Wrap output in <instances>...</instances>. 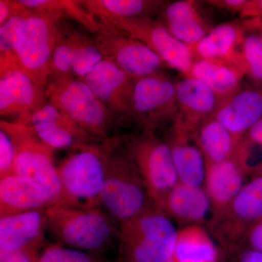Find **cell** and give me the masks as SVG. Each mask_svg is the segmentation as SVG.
I'll return each instance as SVG.
<instances>
[{
    "label": "cell",
    "instance_id": "23",
    "mask_svg": "<svg viewBox=\"0 0 262 262\" xmlns=\"http://www.w3.org/2000/svg\"><path fill=\"white\" fill-rule=\"evenodd\" d=\"M164 27L176 39L189 47L195 46L211 30L192 0H179L164 4Z\"/></svg>",
    "mask_w": 262,
    "mask_h": 262
},
{
    "label": "cell",
    "instance_id": "13",
    "mask_svg": "<svg viewBox=\"0 0 262 262\" xmlns=\"http://www.w3.org/2000/svg\"><path fill=\"white\" fill-rule=\"evenodd\" d=\"M99 22L144 43L161 58L165 65L179 71L185 77L189 76L194 61L191 48L176 39L161 22L151 17L107 19Z\"/></svg>",
    "mask_w": 262,
    "mask_h": 262
},
{
    "label": "cell",
    "instance_id": "17",
    "mask_svg": "<svg viewBox=\"0 0 262 262\" xmlns=\"http://www.w3.org/2000/svg\"><path fill=\"white\" fill-rule=\"evenodd\" d=\"M46 210L0 216V251L40 253L48 232Z\"/></svg>",
    "mask_w": 262,
    "mask_h": 262
},
{
    "label": "cell",
    "instance_id": "27",
    "mask_svg": "<svg viewBox=\"0 0 262 262\" xmlns=\"http://www.w3.org/2000/svg\"><path fill=\"white\" fill-rule=\"evenodd\" d=\"M244 74L229 66L195 59L188 77L202 81L214 92L220 104L239 91Z\"/></svg>",
    "mask_w": 262,
    "mask_h": 262
},
{
    "label": "cell",
    "instance_id": "9",
    "mask_svg": "<svg viewBox=\"0 0 262 262\" xmlns=\"http://www.w3.org/2000/svg\"><path fill=\"white\" fill-rule=\"evenodd\" d=\"M178 114L176 83L163 74L135 79L130 102V118L143 132L155 130Z\"/></svg>",
    "mask_w": 262,
    "mask_h": 262
},
{
    "label": "cell",
    "instance_id": "14",
    "mask_svg": "<svg viewBox=\"0 0 262 262\" xmlns=\"http://www.w3.org/2000/svg\"><path fill=\"white\" fill-rule=\"evenodd\" d=\"M176 91L178 114L173 120V128L193 139L201 124L213 116L220 101L207 84L192 77L176 82Z\"/></svg>",
    "mask_w": 262,
    "mask_h": 262
},
{
    "label": "cell",
    "instance_id": "1",
    "mask_svg": "<svg viewBox=\"0 0 262 262\" xmlns=\"http://www.w3.org/2000/svg\"><path fill=\"white\" fill-rule=\"evenodd\" d=\"M48 232L57 244L102 256L120 239V226L101 208L53 205L46 211Z\"/></svg>",
    "mask_w": 262,
    "mask_h": 262
},
{
    "label": "cell",
    "instance_id": "39",
    "mask_svg": "<svg viewBox=\"0 0 262 262\" xmlns=\"http://www.w3.org/2000/svg\"><path fill=\"white\" fill-rule=\"evenodd\" d=\"M203 3L220 9L239 13L244 8L246 0H208Z\"/></svg>",
    "mask_w": 262,
    "mask_h": 262
},
{
    "label": "cell",
    "instance_id": "32",
    "mask_svg": "<svg viewBox=\"0 0 262 262\" xmlns=\"http://www.w3.org/2000/svg\"><path fill=\"white\" fill-rule=\"evenodd\" d=\"M243 58L246 74L251 80L262 85V37L249 34L245 37L242 48Z\"/></svg>",
    "mask_w": 262,
    "mask_h": 262
},
{
    "label": "cell",
    "instance_id": "30",
    "mask_svg": "<svg viewBox=\"0 0 262 262\" xmlns=\"http://www.w3.org/2000/svg\"><path fill=\"white\" fill-rule=\"evenodd\" d=\"M103 58L104 57L98 49L94 37L82 34L74 55L72 75L82 80Z\"/></svg>",
    "mask_w": 262,
    "mask_h": 262
},
{
    "label": "cell",
    "instance_id": "3",
    "mask_svg": "<svg viewBox=\"0 0 262 262\" xmlns=\"http://www.w3.org/2000/svg\"><path fill=\"white\" fill-rule=\"evenodd\" d=\"M65 13L28 9L15 42V61L38 85L46 88L51 77V58L67 29L61 27Z\"/></svg>",
    "mask_w": 262,
    "mask_h": 262
},
{
    "label": "cell",
    "instance_id": "6",
    "mask_svg": "<svg viewBox=\"0 0 262 262\" xmlns=\"http://www.w3.org/2000/svg\"><path fill=\"white\" fill-rule=\"evenodd\" d=\"M48 102L96 139L107 138L115 115L88 84L75 76L51 77L46 86Z\"/></svg>",
    "mask_w": 262,
    "mask_h": 262
},
{
    "label": "cell",
    "instance_id": "10",
    "mask_svg": "<svg viewBox=\"0 0 262 262\" xmlns=\"http://www.w3.org/2000/svg\"><path fill=\"white\" fill-rule=\"evenodd\" d=\"M262 219V173L251 176L227 210L208 227L215 239L229 251L245 244L248 231Z\"/></svg>",
    "mask_w": 262,
    "mask_h": 262
},
{
    "label": "cell",
    "instance_id": "31",
    "mask_svg": "<svg viewBox=\"0 0 262 262\" xmlns=\"http://www.w3.org/2000/svg\"><path fill=\"white\" fill-rule=\"evenodd\" d=\"M37 262H112L102 257L80 250L75 249L63 245L48 244L43 247Z\"/></svg>",
    "mask_w": 262,
    "mask_h": 262
},
{
    "label": "cell",
    "instance_id": "4",
    "mask_svg": "<svg viewBox=\"0 0 262 262\" xmlns=\"http://www.w3.org/2000/svg\"><path fill=\"white\" fill-rule=\"evenodd\" d=\"M101 208L119 226L153 208L144 179L125 149L111 142Z\"/></svg>",
    "mask_w": 262,
    "mask_h": 262
},
{
    "label": "cell",
    "instance_id": "28",
    "mask_svg": "<svg viewBox=\"0 0 262 262\" xmlns=\"http://www.w3.org/2000/svg\"><path fill=\"white\" fill-rule=\"evenodd\" d=\"M84 9L98 21L113 18L151 17L165 2L156 0H85L80 1Z\"/></svg>",
    "mask_w": 262,
    "mask_h": 262
},
{
    "label": "cell",
    "instance_id": "25",
    "mask_svg": "<svg viewBox=\"0 0 262 262\" xmlns=\"http://www.w3.org/2000/svg\"><path fill=\"white\" fill-rule=\"evenodd\" d=\"M193 139L206 163H218L230 160L237 145L233 136L214 117L201 124Z\"/></svg>",
    "mask_w": 262,
    "mask_h": 262
},
{
    "label": "cell",
    "instance_id": "18",
    "mask_svg": "<svg viewBox=\"0 0 262 262\" xmlns=\"http://www.w3.org/2000/svg\"><path fill=\"white\" fill-rule=\"evenodd\" d=\"M244 39L239 26L226 23L212 28L199 42L190 48L194 60L217 62L246 75L242 53Z\"/></svg>",
    "mask_w": 262,
    "mask_h": 262
},
{
    "label": "cell",
    "instance_id": "11",
    "mask_svg": "<svg viewBox=\"0 0 262 262\" xmlns=\"http://www.w3.org/2000/svg\"><path fill=\"white\" fill-rule=\"evenodd\" d=\"M91 33L104 58L116 63L134 80L161 73L166 66L144 43L119 29L97 20Z\"/></svg>",
    "mask_w": 262,
    "mask_h": 262
},
{
    "label": "cell",
    "instance_id": "37",
    "mask_svg": "<svg viewBox=\"0 0 262 262\" xmlns=\"http://www.w3.org/2000/svg\"><path fill=\"white\" fill-rule=\"evenodd\" d=\"M246 242L251 249L262 253V219L248 231L245 241Z\"/></svg>",
    "mask_w": 262,
    "mask_h": 262
},
{
    "label": "cell",
    "instance_id": "40",
    "mask_svg": "<svg viewBox=\"0 0 262 262\" xmlns=\"http://www.w3.org/2000/svg\"><path fill=\"white\" fill-rule=\"evenodd\" d=\"M245 136L262 147V118L253 125Z\"/></svg>",
    "mask_w": 262,
    "mask_h": 262
},
{
    "label": "cell",
    "instance_id": "26",
    "mask_svg": "<svg viewBox=\"0 0 262 262\" xmlns=\"http://www.w3.org/2000/svg\"><path fill=\"white\" fill-rule=\"evenodd\" d=\"M218 251L212 237L200 225L177 230L172 262H217Z\"/></svg>",
    "mask_w": 262,
    "mask_h": 262
},
{
    "label": "cell",
    "instance_id": "19",
    "mask_svg": "<svg viewBox=\"0 0 262 262\" xmlns=\"http://www.w3.org/2000/svg\"><path fill=\"white\" fill-rule=\"evenodd\" d=\"M246 176L232 158L218 163H206L204 190L211 203L209 221L216 220L227 210L244 187Z\"/></svg>",
    "mask_w": 262,
    "mask_h": 262
},
{
    "label": "cell",
    "instance_id": "8",
    "mask_svg": "<svg viewBox=\"0 0 262 262\" xmlns=\"http://www.w3.org/2000/svg\"><path fill=\"white\" fill-rule=\"evenodd\" d=\"M125 149L144 179L153 208L158 209L179 182L168 142L143 132L125 143Z\"/></svg>",
    "mask_w": 262,
    "mask_h": 262
},
{
    "label": "cell",
    "instance_id": "29",
    "mask_svg": "<svg viewBox=\"0 0 262 262\" xmlns=\"http://www.w3.org/2000/svg\"><path fill=\"white\" fill-rule=\"evenodd\" d=\"M82 33L66 31L57 43L51 58V77L72 75V67L76 48Z\"/></svg>",
    "mask_w": 262,
    "mask_h": 262
},
{
    "label": "cell",
    "instance_id": "22",
    "mask_svg": "<svg viewBox=\"0 0 262 262\" xmlns=\"http://www.w3.org/2000/svg\"><path fill=\"white\" fill-rule=\"evenodd\" d=\"M156 210L183 227L201 226L211 210V203L201 187H191L179 182Z\"/></svg>",
    "mask_w": 262,
    "mask_h": 262
},
{
    "label": "cell",
    "instance_id": "20",
    "mask_svg": "<svg viewBox=\"0 0 262 262\" xmlns=\"http://www.w3.org/2000/svg\"><path fill=\"white\" fill-rule=\"evenodd\" d=\"M213 117L232 134L238 144L250 128L262 118V89L239 90L221 103Z\"/></svg>",
    "mask_w": 262,
    "mask_h": 262
},
{
    "label": "cell",
    "instance_id": "24",
    "mask_svg": "<svg viewBox=\"0 0 262 262\" xmlns=\"http://www.w3.org/2000/svg\"><path fill=\"white\" fill-rule=\"evenodd\" d=\"M192 137L172 129L170 146L179 182L191 187H201L204 182L206 162L198 146L191 144Z\"/></svg>",
    "mask_w": 262,
    "mask_h": 262
},
{
    "label": "cell",
    "instance_id": "21",
    "mask_svg": "<svg viewBox=\"0 0 262 262\" xmlns=\"http://www.w3.org/2000/svg\"><path fill=\"white\" fill-rule=\"evenodd\" d=\"M53 205L47 191L27 177L13 173L0 179V216L46 210Z\"/></svg>",
    "mask_w": 262,
    "mask_h": 262
},
{
    "label": "cell",
    "instance_id": "33",
    "mask_svg": "<svg viewBox=\"0 0 262 262\" xmlns=\"http://www.w3.org/2000/svg\"><path fill=\"white\" fill-rule=\"evenodd\" d=\"M28 8H24L0 25V54H11L14 53L15 42L19 29Z\"/></svg>",
    "mask_w": 262,
    "mask_h": 262
},
{
    "label": "cell",
    "instance_id": "12",
    "mask_svg": "<svg viewBox=\"0 0 262 262\" xmlns=\"http://www.w3.org/2000/svg\"><path fill=\"white\" fill-rule=\"evenodd\" d=\"M46 88L19 67L13 55L0 54V115L24 124L46 104Z\"/></svg>",
    "mask_w": 262,
    "mask_h": 262
},
{
    "label": "cell",
    "instance_id": "16",
    "mask_svg": "<svg viewBox=\"0 0 262 262\" xmlns=\"http://www.w3.org/2000/svg\"><path fill=\"white\" fill-rule=\"evenodd\" d=\"M82 80L115 116L130 117L134 79L116 63L103 58Z\"/></svg>",
    "mask_w": 262,
    "mask_h": 262
},
{
    "label": "cell",
    "instance_id": "2",
    "mask_svg": "<svg viewBox=\"0 0 262 262\" xmlns=\"http://www.w3.org/2000/svg\"><path fill=\"white\" fill-rule=\"evenodd\" d=\"M111 142L89 143L72 149L57 166L61 184L60 206L101 208L102 191Z\"/></svg>",
    "mask_w": 262,
    "mask_h": 262
},
{
    "label": "cell",
    "instance_id": "38",
    "mask_svg": "<svg viewBox=\"0 0 262 262\" xmlns=\"http://www.w3.org/2000/svg\"><path fill=\"white\" fill-rule=\"evenodd\" d=\"M239 14L241 18L260 19L262 16V0H246Z\"/></svg>",
    "mask_w": 262,
    "mask_h": 262
},
{
    "label": "cell",
    "instance_id": "36",
    "mask_svg": "<svg viewBox=\"0 0 262 262\" xmlns=\"http://www.w3.org/2000/svg\"><path fill=\"white\" fill-rule=\"evenodd\" d=\"M24 8L25 7L19 1L0 0V25Z\"/></svg>",
    "mask_w": 262,
    "mask_h": 262
},
{
    "label": "cell",
    "instance_id": "42",
    "mask_svg": "<svg viewBox=\"0 0 262 262\" xmlns=\"http://www.w3.org/2000/svg\"><path fill=\"white\" fill-rule=\"evenodd\" d=\"M258 26H259L260 29H261V37H262V21L259 22Z\"/></svg>",
    "mask_w": 262,
    "mask_h": 262
},
{
    "label": "cell",
    "instance_id": "35",
    "mask_svg": "<svg viewBox=\"0 0 262 262\" xmlns=\"http://www.w3.org/2000/svg\"><path fill=\"white\" fill-rule=\"evenodd\" d=\"M39 253L32 251H0V262H37Z\"/></svg>",
    "mask_w": 262,
    "mask_h": 262
},
{
    "label": "cell",
    "instance_id": "34",
    "mask_svg": "<svg viewBox=\"0 0 262 262\" xmlns=\"http://www.w3.org/2000/svg\"><path fill=\"white\" fill-rule=\"evenodd\" d=\"M15 148L11 138L0 129V179L14 173Z\"/></svg>",
    "mask_w": 262,
    "mask_h": 262
},
{
    "label": "cell",
    "instance_id": "5",
    "mask_svg": "<svg viewBox=\"0 0 262 262\" xmlns=\"http://www.w3.org/2000/svg\"><path fill=\"white\" fill-rule=\"evenodd\" d=\"M120 262H172L177 230L171 220L154 208L120 226Z\"/></svg>",
    "mask_w": 262,
    "mask_h": 262
},
{
    "label": "cell",
    "instance_id": "7",
    "mask_svg": "<svg viewBox=\"0 0 262 262\" xmlns=\"http://www.w3.org/2000/svg\"><path fill=\"white\" fill-rule=\"evenodd\" d=\"M0 129L8 133L14 144V173L37 183L47 191L55 205H59L62 189L53 160L55 150L43 143L27 125L2 120Z\"/></svg>",
    "mask_w": 262,
    "mask_h": 262
},
{
    "label": "cell",
    "instance_id": "15",
    "mask_svg": "<svg viewBox=\"0 0 262 262\" xmlns=\"http://www.w3.org/2000/svg\"><path fill=\"white\" fill-rule=\"evenodd\" d=\"M22 125L30 127L43 143L54 150H72L96 139L49 102Z\"/></svg>",
    "mask_w": 262,
    "mask_h": 262
},
{
    "label": "cell",
    "instance_id": "41",
    "mask_svg": "<svg viewBox=\"0 0 262 262\" xmlns=\"http://www.w3.org/2000/svg\"><path fill=\"white\" fill-rule=\"evenodd\" d=\"M239 262H262V253L250 249L243 253Z\"/></svg>",
    "mask_w": 262,
    "mask_h": 262
}]
</instances>
